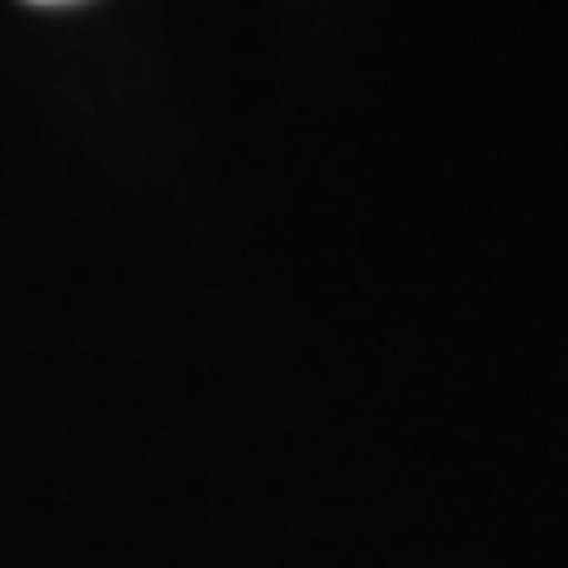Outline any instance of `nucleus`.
I'll return each instance as SVG.
<instances>
[{"mask_svg":"<svg viewBox=\"0 0 568 568\" xmlns=\"http://www.w3.org/2000/svg\"><path fill=\"white\" fill-rule=\"evenodd\" d=\"M33 6H67V0H33Z\"/></svg>","mask_w":568,"mask_h":568,"instance_id":"obj_1","label":"nucleus"}]
</instances>
